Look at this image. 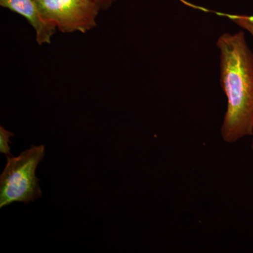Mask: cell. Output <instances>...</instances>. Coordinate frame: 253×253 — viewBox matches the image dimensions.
<instances>
[{"instance_id":"6da1fadb","label":"cell","mask_w":253,"mask_h":253,"mask_svg":"<svg viewBox=\"0 0 253 253\" xmlns=\"http://www.w3.org/2000/svg\"><path fill=\"white\" fill-rule=\"evenodd\" d=\"M220 51V82L227 106L221 136L234 144L253 134V51L244 31L223 33L217 41Z\"/></svg>"},{"instance_id":"7a4b0ae2","label":"cell","mask_w":253,"mask_h":253,"mask_svg":"<svg viewBox=\"0 0 253 253\" xmlns=\"http://www.w3.org/2000/svg\"><path fill=\"white\" fill-rule=\"evenodd\" d=\"M45 154L44 145L34 146L16 157H6L0 175V208L16 202L28 204L42 196L37 168Z\"/></svg>"},{"instance_id":"3957f363","label":"cell","mask_w":253,"mask_h":253,"mask_svg":"<svg viewBox=\"0 0 253 253\" xmlns=\"http://www.w3.org/2000/svg\"><path fill=\"white\" fill-rule=\"evenodd\" d=\"M42 14L64 33H86L96 26L100 10L93 0L37 1Z\"/></svg>"},{"instance_id":"277c9868","label":"cell","mask_w":253,"mask_h":253,"mask_svg":"<svg viewBox=\"0 0 253 253\" xmlns=\"http://www.w3.org/2000/svg\"><path fill=\"white\" fill-rule=\"evenodd\" d=\"M0 5L27 20L36 31V42L39 45L50 44L57 27L43 16L36 0H0Z\"/></svg>"},{"instance_id":"5b68a950","label":"cell","mask_w":253,"mask_h":253,"mask_svg":"<svg viewBox=\"0 0 253 253\" xmlns=\"http://www.w3.org/2000/svg\"><path fill=\"white\" fill-rule=\"evenodd\" d=\"M14 136V133L6 130L3 126H0V153L4 154L6 157L12 156L9 145L11 144L10 138Z\"/></svg>"},{"instance_id":"8992f818","label":"cell","mask_w":253,"mask_h":253,"mask_svg":"<svg viewBox=\"0 0 253 253\" xmlns=\"http://www.w3.org/2000/svg\"><path fill=\"white\" fill-rule=\"evenodd\" d=\"M231 19L239 27L249 32L253 38V17L246 16H236Z\"/></svg>"},{"instance_id":"52a82bcc","label":"cell","mask_w":253,"mask_h":253,"mask_svg":"<svg viewBox=\"0 0 253 253\" xmlns=\"http://www.w3.org/2000/svg\"><path fill=\"white\" fill-rule=\"evenodd\" d=\"M99 6L101 11L107 10L112 6L116 0H93Z\"/></svg>"},{"instance_id":"ba28073f","label":"cell","mask_w":253,"mask_h":253,"mask_svg":"<svg viewBox=\"0 0 253 253\" xmlns=\"http://www.w3.org/2000/svg\"><path fill=\"white\" fill-rule=\"evenodd\" d=\"M253 139H252V143H251V149H252V151L253 152Z\"/></svg>"},{"instance_id":"9c48e42d","label":"cell","mask_w":253,"mask_h":253,"mask_svg":"<svg viewBox=\"0 0 253 253\" xmlns=\"http://www.w3.org/2000/svg\"><path fill=\"white\" fill-rule=\"evenodd\" d=\"M36 1H43V0H36Z\"/></svg>"}]
</instances>
